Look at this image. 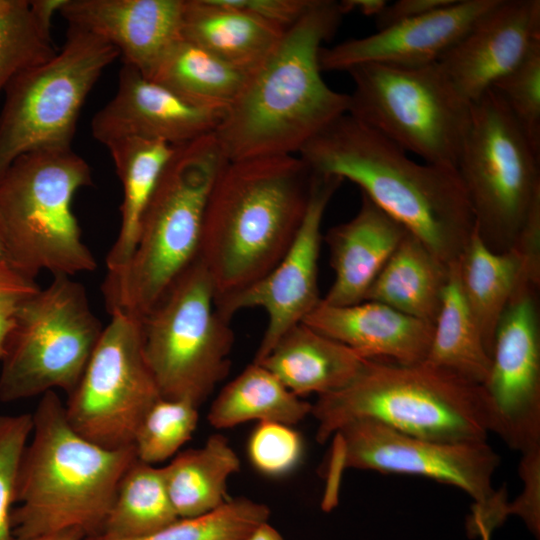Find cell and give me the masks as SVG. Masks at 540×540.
<instances>
[{
	"label": "cell",
	"instance_id": "cell-1",
	"mask_svg": "<svg viewBox=\"0 0 540 540\" xmlns=\"http://www.w3.org/2000/svg\"><path fill=\"white\" fill-rule=\"evenodd\" d=\"M297 156L312 173L358 185L444 263L460 260L475 222L456 169L414 161L348 113L310 139Z\"/></svg>",
	"mask_w": 540,
	"mask_h": 540
},
{
	"label": "cell",
	"instance_id": "cell-2",
	"mask_svg": "<svg viewBox=\"0 0 540 540\" xmlns=\"http://www.w3.org/2000/svg\"><path fill=\"white\" fill-rule=\"evenodd\" d=\"M339 1L313 0L273 54L254 71L214 131L228 161L297 155L349 110V94L321 76L319 54L339 27Z\"/></svg>",
	"mask_w": 540,
	"mask_h": 540
},
{
	"label": "cell",
	"instance_id": "cell-3",
	"mask_svg": "<svg viewBox=\"0 0 540 540\" xmlns=\"http://www.w3.org/2000/svg\"><path fill=\"white\" fill-rule=\"evenodd\" d=\"M312 172L297 155L226 161L209 193L197 259L216 302L269 273L300 229Z\"/></svg>",
	"mask_w": 540,
	"mask_h": 540
},
{
	"label": "cell",
	"instance_id": "cell-4",
	"mask_svg": "<svg viewBox=\"0 0 540 540\" xmlns=\"http://www.w3.org/2000/svg\"><path fill=\"white\" fill-rule=\"evenodd\" d=\"M11 514L17 540L79 529L101 533L119 483L137 459L134 445L108 449L77 433L55 391L44 393L32 413Z\"/></svg>",
	"mask_w": 540,
	"mask_h": 540
},
{
	"label": "cell",
	"instance_id": "cell-5",
	"mask_svg": "<svg viewBox=\"0 0 540 540\" xmlns=\"http://www.w3.org/2000/svg\"><path fill=\"white\" fill-rule=\"evenodd\" d=\"M311 415L317 422L319 443L347 423L364 419L440 442H484L490 434L482 385L424 362L366 359L349 384L317 397Z\"/></svg>",
	"mask_w": 540,
	"mask_h": 540
},
{
	"label": "cell",
	"instance_id": "cell-6",
	"mask_svg": "<svg viewBox=\"0 0 540 540\" xmlns=\"http://www.w3.org/2000/svg\"><path fill=\"white\" fill-rule=\"evenodd\" d=\"M226 161L214 133L175 147L144 209L129 261L103 281L109 313L142 316L197 259L209 193Z\"/></svg>",
	"mask_w": 540,
	"mask_h": 540
},
{
	"label": "cell",
	"instance_id": "cell-7",
	"mask_svg": "<svg viewBox=\"0 0 540 540\" xmlns=\"http://www.w3.org/2000/svg\"><path fill=\"white\" fill-rule=\"evenodd\" d=\"M93 183L88 163L69 150L17 157L0 177V240L5 260L35 280L42 270L73 276L97 263L82 241L74 195Z\"/></svg>",
	"mask_w": 540,
	"mask_h": 540
},
{
	"label": "cell",
	"instance_id": "cell-8",
	"mask_svg": "<svg viewBox=\"0 0 540 540\" xmlns=\"http://www.w3.org/2000/svg\"><path fill=\"white\" fill-rule=\"evenodd\" d=\"M347 72L354 83L349 115L426 163L457 168L471 104L438 62L414 67L370 63Z\"/></svg>",
	"mask_w": 540,
	"mask_h": 540
},
{
	"label": "cell",
	"instance_id": "cell-9",
	"mask_svg": "<svg viewBox=\"0 0 540 540\" xmlns=\"http://www.w3.org/2000/svg\"><path fill=\"white\" fill-rule=\"evenodd\" d=\"M143 350L162 398L199 406L227 376L234 334L196 259L140 316Z\"/></svg>",
	"mask_w": 540,
	"mask_h": 540
},
{
	"label": "cell",
	"instance_id": "cell-10",
	"mask_svg": "<svg viewBox=\"0 0 540 540\" xmlns=\"http://www.w3.org/2000/svg\"><path fill=\"white\" fill-rule=\"evenodd\" d=\"M104 326L85 286L53 275L18 309L0 359V401L14 402L77 386Z\"/></svg>",
	"mask_w": 540,
	"mask_h": 540
},
{
	"label": "cell",
	"instance_id": "cell-11",
	"mask_svg": "<svg viewBox=\"0 0 540 540\" xmlns=\"http://www.w3.org/2000/svg\"><path fill=\"white\" fill-rule=\"evenodd\" d=\"M539 156L492 88L471 104L457 172L476 230L494 252L518 241L540 200Z\"/></svg>",
	"mask_w": 540,
	"mask_h": 540
},
{
	"label": "cell",
	"instance_id": "cell-12",
	"mask_svg": "<svg viewBox=\"0 0 540 540\" xmlns=\"http://www.w3.org/2000/svg\"><path fill=\"white\" fill-rule=\"evenodd\" d=\"M119 56L103 38L69 26L60 52L11 78L0 113V177L22 154L71 149L88 94Z\"/></svg>",
	"mask_w": 540,
	"mask_h": 540
},
{
	"label": "cell",
	"instance_id": "cell-13",
	"mask_svg": "<svg viewBox=\"0 0 540 540\" xmlns=\"http://www.w3.org/2000/svg\"><path fill=\"white\" fill-rule=\"evenodd\" d=\"M334 437L333 461L340 469L419 475L467 493L474 501L467 521L472 537L489 536L508 516L506 496L492 484L500 457L487 441H434L367 419L347 423Z\"/></svg>",
	"mask_w": 540,
	"mask_h": 540
},
{
	"label": "cell",
	"instance_id": "cell-14",
	"mask_svg": "<svg viewBox=\"0 0 540 540\" xmlns=\"http://www.w3.org/2000/svg\"><path fill=\"white\" fill-rule=\"evenodd\" d=\"M110 315L64 405L77 433L118 449L133 445L141 420L161 395L144 355L140 317L124 311Z\"/></svg>",
	"mask_w": 540,
	"mask_h": 540
},
{
	"label": "cell",
	"instance_id": "cell-15",
	"mask_svg": "<svg viewBox=\"0 0 540 540\" xmlns=\"http://www.w3.org/2000/svg\"><path fill=\"white\" fill-rule=\"evenodd\" d=\"M540 279L523 275L497 325L482 385L490 433L521 455L540 451Z\"/></svg>",
	"mask_w": 540,
	"mask_h": 540
},
{
	"label": "cell",
	"instance_id": "cell-16",
	"mask_svg": "<svg viewBox=\"0 0 540 540\" xmlns=\"http://www.w3.org/2000/svg\"><path fill=\"white\" fill-rule=\"evenodd\" d=\"M343 180L312 173L310 197L300 229L281 261L246 289L216 302L227 320L239 311L262 308L267 326L253 362H260L279 339L318 306V262L326 208Z\"/></svg>",
	"mask_w": 540,
	"mask_h": 540
},
{
	"label": "cell",
	"instance_id": "cell-17",
	"mask_svg": "<svg viewBox=\"0 0 540 540\" xmlns=\"http://www.w3.org/2000/svg\"><path fill=\"white\" fill-rule=\"evenodd\" d=\"M226 111L189 103L162 84L123 64L113 98L91 120L92 136L107 145L123 138L179 146L214 133Z\"/></svg>",
	"mask_w": 540,
	"mask_h": 540
},
{
	"label": "cell",
	"instance_id": "cell-18",
	"mask_svg": "<svg viewBox=\"0 0 540 540\" xmlns=\"http://www.w3.org/2000/svg\"><path fill=\"white\" fill-rule=\"evenodd\" d=\"M540 41L539 0H498L438 63L470 104L506 75Z\"/></svg>",
	"mask_w": 540,
	"mask_h": 540
},
{
	"label": "cell",
	"instance_id": "cell-19",
	"mask_svg": "<svg viewBox=\"0 0 540 540\" xmlns=\"http://www.w3.org/2000/svg\"><path fill=\"white\" fill-rule=\"evenodd\" d=\"M498 0H453L414 19L402 21L374 34L349 39L319 54L322 71H348L363 64L400 67L438 62Z\"/></svg>",
	"mask_w": 540,
	"mask_h": 540
},
{
	"label": "cell",
	"instance_id": "cell-20",
	"mask_svg": "<svg viewBox=\"0 0 540 540\" xmlns=\"http://www.w3.org/2000/svg\"><path fill=\"white\" fill-rule=\"evenodd\" d=\"M184 0H67L60 11L70 27L113 45L123 64L150 78L181 39Z\"/></svg>",
	"mask_w": 540,
	"mask_h": 540
},
{
	"label": "cell",
	"instance_id": "cell-21",
	"mask_svg": "<svg viewBox=\"0 0 540 540\" xmlns=\"http://www.w3.org/2000/svg\"><path fill=\"white\" fill-rule=\"evenodd\" d=\"M303 323L364 359L400 364L423 362L433 333V324L372 300L346 306L320 301Z\"/></svg>",
	"mask_w": 540,
	"mask_h": 540
},
{
	"label": "cell",
	"instance_id": "cell-22",
	"mask_svg": "<svg viewBox=\"0 0 540 540\" xmlns=\"http://www.w3.org/2000/svg\"><path fill=\"white\" fill-rule=\"evenodd\" d=\"M353 218L326 237L334 281L321 301L346 306L365 300L372 283L408 231L366 195Z\"/></svg>",
	"mask_w": 540,
	"mask_h": 540
},
{
	"label": "cell",
	"instance_id": "cell-23",
	"mask_svg": "<svg viewBox=\"0 0 540 540\" xmlns=\"http://www.w3.org/2000/svg\"><path fill=\"white\" fill-rule=\"evenodd\" d=\"M286 30L224 0H184L181 38L251 73L273 54Z\"/></svg>",
	"mask_w": 540,
	"mask_h": 540
},
{
	"label": "cell",
	"instance_id": "cell-24",
	"mask_svg": "<svg viewBox=\"0 0 540 540\" xmlns=\"http://www.w3.org/2000/svg\"><path fill=\"white\" fill-rule=\"evenodd\" d=\"M365 361L349 347L302 322L287 331L258 363L302 398L345 387Z\"/></svg>",
	"mask_w": 540,
	"mask_h": 540
},
{
	"label": "cell",
	"instance_id": "cell-25",
	"mask_svg": "<svg viewBox=\"0 0 540 540\" xmlns=\"http://www.w3.org/2000/svg\"><path fill=\"white\" fill-rule=\"evenodd\" d=\"M449 272L450 265L407 233L372 283L365 300L384 303L434 324Z\"/></svg>",
	"mask_w": 540,
	"mask_h": 540
},
{
	"label": "cell",
	"instance_id": "cell-26",
	"mask_svg": "<svg viewBox=\"0 0 540 540\" xmlns=\"http://www.w3.org/2000/svg\"><path fill=\"white\" fill-rule=\"evenodd\" d=\"M105 146L123 191L120 229L105 261L107 273H114L132 255L144 209L176 146L143 138H123Z\"/></svg>",
	"mask_w": 540,
	"mask_h": 540
},
{
	"label": "cell",
	"instance_id": "cell-27",
	"mask_svg": "<svg viewBox=\"0 0 540 540\" xmlns=\"http://www.w3.org/2000/svg\"><path fill=\"white\" fill-rule=\"evenodd\" d=\"M525 265L526 255L518 243L494 252L476 227L459 260L462 293L491 357L497 325L526 271Z\"/></svg>",
	"mask_w": 540,
	"mask_h": 540
},
{
	"label": "cell",
	"instance_id": "cell-28",
	"mask_svg": "<svg viewBox=\"0 0 540 540\" xmlns=\"http://www.w3.org/2000/svg\"><path fill=\"white\" fill-rule=\"evenodd\" d=\"M240 470V459L228 440L215 434L196 449L177 453L162 467L171 504L179 518L209 513L230 498L228 479Z\"/></svg>",
	"mask_w": 540,
	"mask_h": 540
},
{
	"label": "cell",
	"instance_id": "cell-29",
	"mask_svg": "<svg viewBox=\"0 0 540 540\" xmlns=\"http://www.w3.org/2000/svg\"><path fill=\"white\" fill-rule=\"evenodd\" d=\"M423 362L475 385H483L488 376L491 354L463 296L459 261L450 265L429 351Z\"/></svg>",
	"mask_w": 540,
	"mask_h": 540
},
{
	"label": "cell",
	"instance_id": "cell-30",
	"mask_svg": "<svg viewBox=\"0 0 540 540\" xmlns=\"http://www.w3.org/2000/svg\"><path fill=\"white\" fill-rule=\"evenodd\" d=\"M251 74L181 38L165 53L149 79L191 104L226 111Z\"/></svg>",
	"mask_w": 540,
	"mask_h": 540
},
{
	"label": "cell",
	"instance_id": "cell-31",
	"mask_svg": "<svg viewBox=\"0 0 540 540\" xmlns=\"http://www.w3.org/2000/svg\"><path fill=\"white\" fill-rule=\"evenodd\" d=\"M311 407V403L288 390L267 368L252 362L216 396L208 421L217 429L249 421L293 426L311 414Z\"/></svg>",
	"mask_w": 540,
	"mask_h": 540
},
{
	"label": "cell",
	"instance_id": "cell-32",
	"mask_svg": "<svg viewBox=\"0 0 540 540\" xmlns=\"http://www.w3.org/2000/svg\"><path fill=\"white\" fill-rule=\"evenodd\" d=\"M162 467L136 459L124 473L99 535L136 539L151 535L175 522Z\"/></svg>",
	"mask_w": 540,
	"mask_h": 540
},
{
	"label": "cell",
	"instance_id": "cell-33",
	"mask_svg": "<svg viewBox=\"0 0 540 540\" xmlns=\"http://www.w3.org/2000/svg\"><path fill=\"white\" fill-rule=\"evenodd\" d=\"M267 505L245 497L227 500L204 515L179 518L167 527L136 539H112L94 535L82 540H245L270 517Z\"/></svg>",
	"mask_w": 540,
	"mask_h": 540
},
{
	"label": "cell",
	"instance_id": "cell-34",
	"mask_svg": "<svg viewBox=\"0 0 540 540\" xmlns=\"http://www.w3.org/2000/svg\"><path fill=\"white\" fill-rule=\"evenodd\" d=\"M198 407L181 399L159 398L146 412L134 437L138 460L156 465L174 457L198 425Z\"/></svg>",
	"mask_w": 540,
	"mask_h": 540
},
{
	"label": "cell",
	"instance_id": "cell-35",
	"mask_svg": "<svg viewBox=\"0 0 540 540\" xmlns=\"http://www.w3.org/2000/svg\"><path fill=\"white\" fill-rule=\"evenodd\" d=\"M56 52L51 33L38 24L29 1L19 0L13 10L0 18V92L16 73Z\"/></svg>",
	"mask_w": 540,
	"mask_h": 540
},
{
	"label": "cell",
	"instance_id": "cell-36",
	"mask_svg": "<svg viewBox=\"0 0 540 540\" xmlns=\"http://www.w3.org/2000/svg\"><path fill=\"white\" fill-rule=\"evenodd\" d=\"M491 88L503 99L532 147L540 153V41Z\"/></svg>",
	"mask_w": 540,
	"mask_h": 540
},
{
	"label": "cell",
	"instance_id": "cell-37",
	"mask_svg": "<svg viewBox=\"0 0 540 540\" xmlns=\"http://www.w3.org/2000/svg\"><path fill=\"white\" fill-rule=\"evenodd\" d=\"M32 413L0 414V540H17L11 524L17 477L32 433Z\"/></svg>",
	"mask_w": 540,
	"mask_h": 540
},
{
	"label": "cell",
	"instance_id": "cell-38",
	"mask_svg": "<svg viewBox=\"0 0 540 540\" xmlns=\"http://www.w3.org/2000/svg\"><path fill=\"white\" fill-rule=\"evenodd\" d=\"M249 459L256 470L277 477L292 471L303 455V441L292 426L276 422H259L248 443Z\"/></svg>",
	"mask_w": 540,
	"mask_h": 540
},
{
	"label": "cell",
	"instance_id": "cell-39",
	"mask_svg": "<svg viewBox=\"0 0 540 540\" xmlns=\"http://www.w3.org/2000/svg\"><path fill=\"white\" fill-rule=\"evenodd\" d=\"M521 494L507 505V515H516L535 538L540 537V451L521 455Z\"/></svg>",
	"mask_w": 540,
	"mask_h": 540
},
{
	"label": "cell",
	"instance_id": "cell-40",
	"mask_svg": "<svg viewBox=\"0 0 540 540\" xmlns=\"http://www.w3.org/2000/svg\"><path fill=\"white\" fill-rule=\"evenodd\" d=\"M40 287L6 260H0V359L6 336L21 304Z\"/></svg>",
	"mask_w": 540,
	"mask_h": 540
},
{
	"label": "cell",
	"instance_id": "cell-41",
	"mask_svg": "<svg viewBox=\"0 0 540 540\" xmlns=\"http://www.w3.org/2000/svg\"><path fill=\"white\" fill-rule=\"evenodd\" d=\"M274 25L288 29L306 12L313 0H224Z\"/></svg>",
	"mask_w": 540,
	"mask_h": 540
},
{
	"label": "cell",
	"instance_id": "cell-42",
	"mask_svg": "<svg viewBox=\"0 0 540 540\" xmlns=\"http://www.w3.org/2000/svg\"><path fill=\"white\" fill-rule=\"evenodd\" d=\"M453 0H398L387 4L376 17L378 29L414 19L450 4Z\"/></svg>",
	"mask_w": 540,
	"mask_h": 540
},
{
	"label": "cell",
	"instance_id": "cell-43",
	"mask_svg": "<svg viewBox=\"0 0 540 540\" xmlns=\"http://www.w3.org/2000/svg\"><path fill=\"white\" fill-rule=\"evenodd\" d=\"M67 0H31L29 8L38 24L47 32L51 30V21L56 12L61 11Z\"/></svg>",
	"mask_w": 540,
	"mask_h": 540
},
{
	"label": "cell",
	"instance_id": "cell-44",
	"mask_svg": "<svg viewBox=\"0 0 540 540\" xmlns=\"http://www.w3.org/2000/svg\"><path fill=\"white\" fill-rule=\"evenodd\" d=\"M386 0H342L339 5L343 14L357 11L365 16L377 17L386 7Z\"/></svg>",
	"mask_w": 540,
	"mask_h": 540
},
{
	"label": "cell",
	"instance_id": "cell-45",
	"mask_svg": "<svg viewBox=\"0 0 540 540\" xmlns=\"http://www.w3.org/2000/svg\"><path fill=\"white\" fill-rule=\"evenodd\" d=\"M245 540H284L282 535L272 525L264 522L257 526Z\"/></svg>",
	"mask_w": 540,
	"mask_h": 540
},
{
	"label": "cell",
	"instance_id": "cell-46",
	"mask_svg": "<svg viewBox=\"0 0 540 540\" xmlns=\"http://www.w3.org/2000/svg\"><path fill=\"white\" fill-rule=\"evenodd\" d=\"M84 533L79 529H65L55 533L43 535L32 540H82Z\"/></svg>",
	"mask_w": 540,
	"mask_h": 540
},
{
	"label": "cell",
	"instance_id": "cell-47",
	"mask_svg": "<svg viewBox=\"0 0 540 540\" xmlns=\"http://www.w3.org/2000/svg\"><path fill=\"white\" fill-rule=\"evenodd\" d=\"M19 0H0V18L13 10Z\"/></svg>",
	"mask_w": 540,
	"mask_h": 540
},
{
	"label": "cell",
	"instance_id": "cell-48",
	"mask_svg": "<svg viewBox=\"0 0 540 540\" xmlns=\"http://www.w3.org/2000/svg\"><path fill=\"white\" fill-rule=\"evenodd\" d=\"M0 260H5L4 251H3V247H2L1 240H0Z\"/></svg>",
	"mask_w": 540,
	"mask_h": 540
}]
</instances>
